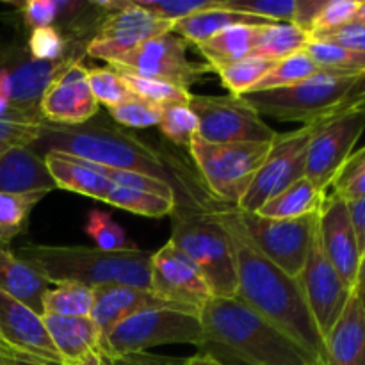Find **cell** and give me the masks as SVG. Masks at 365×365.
<instances>
[{
  "label": "cell",
  "instance_id": "cell-48",
  "mask_svg": "<svg viewBox=\"0 0 365 365\" xmlns=\"http://www.w3.org/2000/svg\"><path fill=\"white\" fill-rule=\"evenodd\" d=\"M316 41H327L334 43V45L348 48L351 52L365 53V25L360 21H351V24L339 27L330 32H321V34L312 36Z\"/></svg>",
  "mask_w": 365,
  "mask_h": 365
},
{
  "label": "cell",
  "instance_id": "cell-29",
  "mask_svg": "<svg viewBox=\"0 0 365 365\" xmlns=\"http://www.w3.org/2000/svg\"><path fill=\"white\" fill-rule=\"evenodd\" d=\"M312 41V34L296 24H264L257 31L252 56L267 61H280L305 50Z\"/></svg>",
  "mask_w": 365,
  "mask_h": 365
},
{
  "label": "cell",
  "instance_id": "cell-27",
  "mask_svg": "<svg viewBox=\"0 0 365 365\" xmlns=\"http://www.w3.org/2000/svg\"><path fill=\"white\" fill-rule=\"evenodd\" d=\"M327 195L321 192L307 177L299 178L285 191L264 203L255 214L271 220H298L319 212Z\"/></svg>",
  "mask_w": 365,
  "mask_h": 365
},
{
  "label": "cell",
  "instance_id": "cell-8",
  "mask_svg": "<svg viewBox=\"0 0 365 365\" xmlns=\"http://www.w3.org/2000/svg\"><path fill=\"white\" fill-rule=\"evenodd\" d=\"M271 143L216 145L196 135L189 153L214 202L237 205L266 160Z\"/></svg>",
  "mask_w": 365,
  "mask_h": 365
},
{
  "label": "cell",
  "instance_id": "cell-15",
  "mask_svg": "<svg viewBox=\"0 0 365 365\" xmlns=\"http://www.w3.org/2000/svg\"><path fill=\"white\" fill-rule=\"evenodd\" d=\"M296 280L324 339L344 312L353 291L346 285L341 274L324 255L319 237H317V228L305 266L299 271Z\"/></svg>",
  "mask_w": 365,
  "mask_h": 365
},
{
  "label": "cell",
  "instance_id": "cell-13",
  "mask_svg": "<svg viewBox=\"0 0 365 365\" xmlns=\"http://www.w3.org/2000/svg\"><path fill=\"white\" fill-rule=\"evenodd\" d=\"M365 128V113H348L314 123L307 148L305 177L328 195Z\"/></svg>",
  "mask_w": 365,
  "mask_h": 365
},
{
  "label": "cell",
  "instance_id": "cell-36",
  "mask_svg": "<svg viewBox=\"0 0 365 365\" xmlns=\"http://www.w3.org/2000/svg\"><path fill=\"white\" fill-rule=\"evenodd\" d=\"M317 71H319V68L316 66V63L310 59V56L305 50H302V52L292 53V56L285 57V59L277 61L273 68L267 71L266 77L255 86L253 91H269V89L289 88V86H294L298 82L305 81V78L312 77Z\"/></svg>",
  "mask_w": 365,
  "mask_h": 365
},
{
  "label": "cell",
  "instance_id": "cell-24",
  "mask_svg": "<svg viewBox=\"0 0 365 365\" xmlns=\"http://www.w3.org/2000/svg\"><path fill=\"white\" fill-rule=\"evenodd\" d=\"M50 285L34 267L0 245V291L43 316V298Z\"/></svg>",
  "mask_w": 365,
  "mask_h": 365
},
{
  "label": "cell",
  "instance_id": "cell-23",
  "mask_svg": "<svg viewBox=\"0 0 365 365\" xmlns=\"http://www.w3.org/2000/svg\"><path fill=\"white\" fill-rule=\"evenodd\" d=\"M323 365H365V312L355 294L324 337Z\"/></svg>",
  "mask_w": 365,
  "mask_h": 365
},
{
  "label": "cell",
  "instance_id": "cell-35",
  "mask_svg": "<svg viewBox=\"0 0 365 365\" xmlns=\"http://www.w3.org/2000/svg\"><path fill=\"white\" fill-rule=\"evenodd\" d=\"M305 52L316 63V66L323 71L349 75L365 73V53L351 52V50L334 45V43L316 41V39L310 41Z\"/></svg>",
  "mask_w": 365,
  "mask_h": 365
},
{
  "label": "cell",
  "instance_id": "cell-53",
  "mask_svg": "<svg viewBox=\"0 0 365 365\" xmlns=\"http://www.w3.org/2000/svg\"><path fill=\"white\" fill-rule=\"evenodd\" d=\"M73 365H113V359H110V356H107L106 353L98 348V349H95V351L89 353V355H86L81 362H77Z\"/></svg>",
  "mask_w": 365,
  "mask_h": 365
},
{
  "label": "cell",
  "instance_id": "cell-31",
  "mask_svg": "<svg viewBox=\"0 0 365 365\" xmlns=\"http://www.w3.org/2000/svg\"><path fill=\"white\" fill-rule=\"evenodd\" d=\"M93 309V287L82 284H56L43 298V316L89 317Z\"/></svg>",
  "mask_w": 365,
  "mask_h": 365
},
{
  "label": "cell",
  "instance_id": "cell-38",
  "mask_svg": "<svg viewBox=\"0 0 365 365\" xmlns=\"http://www.w3.org/2000/svg\"><path fill=\"white\" fill-rule=\"evenodd\" d=\"M84 232L95 241V246L106 252H121V250L134 248V242L127 237L120 223L103 210H91L86 221Z\"/></svg>",
  "mask_w": 365,
  "mask_h": 365
},
{
  "label": "cell",
  "instance_id": "cell-3",
  "mask_svg": "<svg viewBox=\"0 0 365 365\" xmlns=\"http://www.w3.org/2000/svg\"><path fill=\"white\" fill-rule=\"evenodd\" d=\"M14 253L52 285L73 282L89 287L120 284L150 289L153 252L138 246L121 252H106L96 246L31 245Z\"/></svg>",
  "mask_w": 365,
  "mask_h": 365
},
{
  "label": "cell",
  "instance_id": "cell-57",
  "mask_svg": "<svg viewBox=\"0 0 365 365\" xmlns=\"http://www.w3.org/2000/svg\"><path fill=\"white\" fill-rule=\"evenodd\" d=\"M356 21L365 25V0H360V7H359V13H356Z\"/></svg>",
  "mask_w": 365,
  "mask_h": 365
},
{
  "label": "cell",
  "instance_id": "cell-5",
  "mask_svg": "<svg viewBox=\"0 0 365 365\" xmlns=\"http://www.w3.org/2000/svg\"><path fill=\"white\" fill-rule=\"evenodd\" d=\"M31 148L41 157L61 152L109 170L139 171L164 180L171 177L168 155L121 128L89 121L77 127H59L45 121L41 135Z\"/></svg>",
  "mask_w": 365,
  "mask_h": 365
},
{
  "label": "cell",
  "instance_id": "cell-33",
  "mask_svg": "<svg viewBox=\"0 0 365 365\" xmlns=\"http://www.w3.org/2000/svg\"><path fill=\"white\" fill-rule=\"evenodd\" d=\"M123 78L125 86L135 98L146 100L159 107L166 106H189L191 93L189 89L180 88L171 82L159 81V78H146L139 75L120 73Z\"/></svg>",
  "mask_w": 365,
  "mask_h": 365
},
{
  "label": "cell",
  "instance_id": "cell-22",
  "mask_svg": "<svg viewBox=\"0 0 365 365\" xmlns=\"http://www.w3.org/2000/svg\"><path fill=\"white\" fill-rule=\"evenodd\" d=\"M56 189L45 160L31 146H9L0 152V192H52Z\"/></svg>",
  "mask_w": 365,
  "mask_h": 365
},
{
  "label": "cell",
  "instance_id": "cell-17",
  "mask_svg": "<svg viewBox=\"0 0 365 365\" xmlns=\"http://www.w3.org/2000/svg\"><path fill=\"white\" fill-rule=\"evenodd\" d=\"M41 118L50 125L77 127L98 114V103L93 98L88 82V68L77 61L68 66L43 95L39 103Z\"/></svg>",
  "mask_w": 365,
  "mask_h": 365
},
{
  "label": "cell",
  "instance_id": "cell-43",
  "mask_svg": "<svg viewBox=\"0 0 365 365\" xmlns=\"http://www.w3.org/2000/svg\"><path fill=\"white\" fill-rule=\"evenodd\" d=\"M163 107L141 98H130L116 107H110L109 114L116 123L130 128H148L155 127L160 121Z\"/></svg>",
  "mask_w": 365,
  "mask_h": 365
},
{
  "label": "cell",
  "instance_id": "cell-4",
  "mask_svg": "<svg viewBox=\"0 0 365 365\" xmlns=\"http://www.w3.org/2000/svg\"><path fill=\"white\" fill-rule=\"evenodd\" d=\"M171 175L182 182L177 163L168 157ZM177 205L171 212L170 241L189 257L203 277L207 278L214 298H237V271H235L234 250L230 237L216 214L207 202L195 200V195L187 191L182 198L177 191Z\"/></svg>",
  "mask_w": 365,
  "mask_h": 365
},
{
  "label": "cell",
  "instance_id": "cell-16",
  "mask_svg": "<svg viewBox=\"0 0 365 365\" xmlns=\"http://www.w3.org/2000/svg\"><path fill=\"white\" fill-rule=\"evenodd\" d=\"M150 291L170 305L198 312L214 298L200 267L171 241L153 252Z\"/></svg>",
  "mask_w": 365,
  "mask_h": 365
},
{
  "label": "cell",
  "instance_id": "cell-34",
  "mask_svg": "<svg viewBox=\"0 0 365 365\" xmlns=\"http://www.w3.org/2000/svg\"><path fill=\"white\" fill-rule=\"evenodd\" d=\"M274 61L262 59V57L248 56L241 61L227 64V66L216 70L221 77V82L227 86L230 95L242 96L246 93H252L255 86L267 75V71L273 68Z\"/></svg>",
  "mask_w": 365,
  "mask_h": 365
},
{
  "label": "cell",
  "instance_id": "cell-52",
  "mask_svg": "<svg viewBox=\"0 0 365 365\" xmlns=\"http://www.w3.org/2000/svg\"><path fill=\"white\" fill-rule=\"evenodd\" d=\"M353 294L355 298L359 299L360 305H362L364 312H365V255L360 260L359 266V273H356V280H355V287H353Z\"/></svg>",
  "mask_w": 365,
  "mask_h": 365
},
{
  "label": "cell",
  "instance_id": "cell-46",
  "mask_svg": "<svg viewBox=\"0 0 365 365\" xmlns=\"http://www.w3.org/2000/svg\"><path fill=\"white\" fill-rule=\"evenodd\" d=\"M109 177L118 185L155 192V195L166 196V198H177V195H175V185L170 180L153 177V175L127 170H109Z\"/></svg>",
  "mask_w": 365,
  "mask_h": 365
},
{
  "label": "cell",
  "instance_id": "cell-14",
  "mask_svg": "<svg viewBox=\"0 0 365 365\" xmlns=\"http://www.w3.org/2000/svg\"><path fill=\"white\" fill-rule=\"evenodd\" d=\"M120 2V9L103 16L95 36L86 45V56L109 64L143 43L168 34L173 29L171 21L160 20L150 11L139 7L134 0Z\"/></svg>",
  "mask_w": 365,
  "mask_h": 365
},
{
  "label": "cell",
  "instance_id": "cell-55",
  "mask_svg": "<svg viewBox=\"0 0 365 365\" xmlns=\"http://www.w3.org/2000/svg\"><path fill=\"white\" fill-rule=\"evenodd\" d=\"M184 365H223V364L214 360L212 356L205 355V353H196V355L191 356V359H185Z\"/></svg>",
  "mask_w": 365,
  "mask_h": 365
},
{
  "label": "cell",
  "instance_id": "cell-28",
  "mask_svg": "<svg viewBox=\"0 0 365 365\" xmlns=\"http://www.w3.org/2000/svg\"><path fill=\"white\" fill-rule=\"evenodd\" d=\"M259 27L260 25H234V27L225 29L198 45L200 53L205 57L212 71L245 59L252 56Z\"/></svg>",
  "mask_w": 365,
  "mask_h": 365
},
{
  "label": "cell",
  "instance_id": "cell-2",
  "mask_svg": "<svg viewBox=\"0 0 365 365\" xmlns=\"http://www.w3.org/2000/svg\"><path fill=\"white\" fill-rule=\"evenodd\" d=\"M200 353L223 365H321L239 298H212L202 310Z\"/></svg>",
  "mask_w": 365,
  "mask_h": 365
},
{
  "label": "cell",
  "instance_id": "cell-7",
  "mask_svg": "<svg viewBox=\"0 0 365 365\" xmlns=\"http://www.w3.org/2000/svg\"><path fill=\"white\" fill-rule=\"evenodd\" d=\"M356 77L359 75L319 70L312 77L289 88L252 91L241 98L246 100L260 116L310 125L330 116L331 110L348 95Z\"/></svg>",
  "mask_w": 365,
  "mask_h": 365
},
{
  "label": "cell",
  "instance_id": "cell-44",
  "mask_svg": "<svg viewBox=\"0 0 365 365\" xmlns=\"http://www.w3.org/2000/svg\"><path fill=\"white\" fill-rule=\"evenodd\" d=\"M134 2L143 9L155 14L160 20L175 24L182 18H187L191 14L200 13V11L217 6L220 0H134Z\"/></svg>",
  "mask_w": 365,
  "mask_h": 365
},
{
  "label": "cell",
  "instance_id": "cell-49",
  "mask_svg": "<svg viewBox=\"0 0 365 365\" xmlns=\"http://www.w3.org/2000/svg\"><path fill=\"white\" fill-rule=\"evenodd\" d=\"M185 359L153 355V353H130L113 359V365H184Z\"/></svg>",
  "mask_w": 365,
  "mask_h": 365
},
{
  "label": "cell",
  "instance_id": "cell-19",
  "mask_svg": "<svg viewBox=\"0 0 365 365\" xmlns=\"http://www.w3.org/2000/svg\"><path fill=\"white\" fill-rule=\"evenodd\" d=\"M0 335L16 355L64 365L46 331L43 316L0 291Z\"/></svg>",
  "mask_w": 365,
  "mask_h": 365
},
{
  "label": "cell",
  "instance_id": "cell-12",
  "mask_svg": "<svg viewBox=\"0 0 365 365\" xmlns=\"http://www.w3.org/2000/svg\"><path fill=\"white\" fill-rule=\"evenodd\" d=\"M187 43L175 32L153 38L143 43L132 52L118 57L109 66L118 73L139 75L146 78H159L187 89L198 82L203 75L210 73L209 64L189 61Z\"/></svg>",
  "mask_w": 365,
  "mask_h": 365
},
{
  "label": "cell",
  "instance_id": "cell-10",
  "mask_svg": "<svg viewBox=\"0 0 365 365\" xmlns=\"http://www.w3.org/2000/svg\"><path fill=\"white\" fill-rule=\"evenodd\" d=\"M314 123L303 125L302 128L278 134L271 143V150L253 178L246 195L237 203L241 212H257L264 203L273 200L282 191L305 177L307 148Z\"/></svg>",
  "mask_w": 365,
  "mask_h": 365
},
{
  "label": "cell",
  "instance_id": "cell-6",
  "mask_svg": "<svg viewBox=\"0 0 365 365\" xmlns=\"http://www.w3.org/2000/svg\"><path fill=\"white\" fill-rule=\"evenodd\" d=\"M170 344H203V327L198 310L184 307H157L141 310L114 327L100 342L110 359L130 353H146Z\"/></svg>",
  "mask_w": 365,
  "mask_h": 365
},
{
  "label": "cell",
  "instance_id": "cell-1",
  "mask_svg": "<svg viewBox=\"0 0 365 365\" xmlns=\"http://www.w3.org/2000/svg\"><path fill=\"white\" fill-rule=\"evenodd\" d=\"M230 237L237 271V298L284 331L323 365L324 339L298 280L271 262L250 239L235 205L209 203Z\"/></svg>",
  "mask_w": 365,
  "mask_h": 365
},
{
  "label": "cell",
  "instance_id": "cell-37",
  "mask_svg": "<svg viewBox=\"0 0 365 365\" xmlns=\"http://www.w3.org/2000/svg\"><path fill=\"white\" fill-rule=\"evenodd\" d=\"M159 130L173 145L182 146L189 152L191 143L198 135V116L189 106H166L163 107L159 121Z\"/></svg>",
  "mask_w": 365,
  "mask_h": 365
},
{
  "label": "cell",
  "instance_id": "cell-26",
  "mask_svg": "<svg viewBox=\"0 0 365 365\" xmlns=\"http://www.w3.org/2000/svg\"><path fill=\"white\" fill-rule=\"evenodd\" d=\"M271 24V21L260 20V18L252 16V14L241 13V11H232L223 6V0L217 2V6L210 7V9L200 11V13L191 14L187 18L175 21L171 32L180 36L185 43H192V45H202L207 39L216 36L217 32L225 31L234 25H264Z\"/></svg>",
  "mask_w": 365,
  "mask_h": 365
},
{
  "label": "cell",
  "instance_id": "cell-40",
  "mask_svg": "<svg viewBox=\"0 0 365 365\" xmlns=\"http://www.w3.org/2000/svg\"><path fill=\"white\" fill-rule=\"evenodd\" d=\"M88 82L89 89H91L93 93V98L96 100L98 106L102 103L107 109L134 98V95H132V93L128 91L127 86H125L121 75L118 73L116 70H113L110 66L88 68Z\"/></svg>",
  "mask_w": 365,
  "mask_h": 365
},
{
  "label": "cell",
  "instance_id": "cell-47",
  "mask_svg": "<svg viewBox=\"0 0 365 365\" xmlns=\"http://www.w3.org/2000/svg\"><path fill=\"white\" fill-rule=\"evenodd\" d=\"M20 13L32 31L53 27L59 20L61 0H27L20 4Z\"/></svg>",
  "mask_w": 365,
  "mask_h": 365
},
{
  "label": "cell",
  "instance_id": "cell-51",
  "mask_svg": "<svg viewBox=\"0 0 365 365\" xmlns=\"http://www.w3.org/2000/svg\"><path fill=\"white\" fill-rule=\"evenodd\" d=\"M0 121H20L11 106L9 81H7V73L4 68H0Z\"/></svg>",
  "mask_w": 365,
  "mask_h": 365
},
{
  "label": "cell",
  "instance_id": "cell-54",
  "mask_svg": "<svg viewBox=\"0 0 365 365\" xmlns=\"http://www.w3.org/2000/svg\"><path fill=\"white\" fill-rule=\"evenodd\" d=\"M0 365H53L41 362V360L27 359V356H11V359H0Z\"/></svg>",
  "mask_w": 365,
  "mask_h": 365
},
{
  "label": "cell",
  "instance_id": "cell-56",
  "mask_svg": "<svg viewBox=\"0 0 365 365\" xmlns=\"http://www.w3.org/2000/svg\"><path fill=\"white\" fill-rule=\"evenodd\" d=\"M11 356H18V355L6 344V342H4L2 335H0V359H11Z\"/></svg>",
  "mask_w": 365,
  "mask_h": 365
},
{
  "label": "cell",
  "instance_id": "cell-50",
  "mask_svg": "<svg viewBox=\"0 0 365 365\" xmlns=\"http://www.w3.org/2000/svg\"><path fill=\"white\" fill-rule=\"evenodd\" d=\"M349 212V220H351L353 230H355L356 242H359L360 257L365 255V196L359 200H351L346 202Z\"/></svg>",
  "mask_w": 365,
  "mask_h": 365
},
{
  "label": "cell",
  "instance_id": "cell-42",
  "mask_svg": "<svg viewBox=\"0 0 365 365\" xmlns=\"http://www.w3.org/2000/svg\"><path fill=\"white\" fill-rule=\"evenodd\" d=\"M344 202L359 200L365 196V146L353 152L335 177L330 191Z\"/></svg>",
  "mask_w": 365,
  "mask_h": 365
},
{
  "label": "cell",
  "instance_id": "cell-20",
  "mask_svg": "<svg viewBox=\"0 0 365 365\" xmlns=\"http://www.w3.org/2000/svg\"><path fill=\"white\" fill-rule=\"evenodd\" d=\"M157 307H175L153 294L150 289L132 287V285H98L93 287L91 319L102 334V339L121 321L128 319L141 310Z\"/></svg>",
  "mask_w": 365,
  "mask_h": 365
},
{
  "label": "cell",
  "instance_id": "cell-45",
  "mask_svg": "<svg viewBox=\"0 0 365 365\" xmlns=\"http://www.w3.org/2000/svg\"><path fill=\"white\" fill-rule=\"evenodd\" d=\"M359 7L360 0H324L323 7L314 20L310 34L316 36L321 32H330L351 24L356 20Z\"/></svg>",
  "mask_w": 365,
  "mask_h": 365
},
{
  "label": "cell",
  "instance_id": "cell-21",
  "mask_svg": "<svg viewBox=\"0 0 365 365\" xmlns=\"http://www.w3.org/2000/svg\"><path fill=\"white\" fill-rule=\"evenodd\" d=\"M48 175L52 177L56 189L77 192L88 198L106 202L113 180L109 177V168L77 159L73 155L61 152H48L43 155Z\"/></svg>",
  "mask_w": 365,
  "mask_h": 365
},
{
  "label": "cell",
  "instance_id": "cell-41",
  "mask_svg": "<svg viewBox=\"0 0 365 365\" xmlns=\"http://www.w3.org/2000/svg\"><path fill=\"white\" fill-rule=\"evenodd\" d=\"M29 53L32 59L38 61H57L66 57L73 50H86L84 45L78 43H68L63 32L56 27L34 29L29 36Z\"/></svg>",
  "mask_w": 365,
  "mask_h": 365
},
{
  "label": "cell",
  "instance_id": "cell-18",
  "mask_svg": "<svg viewBox=\"0 0 365 365\" xmlns=\"http://www.w3.org/2000/svg\"><path fill=\"white\" fill-rule=\"evenodd\" d=\"M317 237L324 255L353 291L360 266V250L344 200L328 192L317 212Z\"/></svg>",
  "mask_w": 365,
  "mask_h": 365
},
{
  "label": "cell",
  "instance_id": "cell-9",
  "mask_svg": "<svg viewBox=\"0 0 365 365\" xmlns=\"http://www.w3.org/2000/svg\"><path fill=\"white\" fill-rule=\"evenodd\" d=\"M189 107L198 116V138L207 143H271L278 135L241 96L191 93Z\"/></svg>",
  "mask_w": 365,
  "mask_h": 365
},
{
  "label": "cell",
  "instance_id": "cell-11",
  "mask_svg": "<svg viewBox=\"0 0 365 365\" xmlns=\"http://www.w3.org/2000/svg\"><path fill=\"white\" fill-rule=\"evenodd\" d=\"M239 217L253 245L280 269L298 277L316 235L317 214L298 220H271L239 210Z\"/></svg>",
  "mask_w": 365,
  "mask_h": 365
},
{
  "label": "cell",
  "instance_id": "cell-30",
  "mask_svg": "<svg viewBox=\"0 0 365 365\" xmlns=\"http://www.w3.org/2000/svg\"><path fill=\"white\" fill-rule=\"evenodd\" d=\"M106 203L127 210V212L138 214V216L160 220V217L171 216L175 205H177V198H166V196L155 195V192L125 187V185H118L113 182Z\"/></svg>",
  "mask_w": 365,
  "mask_h": 365
},
{
  "label": "cell",
  "instance_id": "cell-39",
  "mask_svg": "<svg viewBox=\"0 0 365 365\" xmlns=\"http://www.w3.org/2000/svg\"><path fill=\"white\" fill-rule=\"evenodd\" d=\"M223 6L271 24H296L299 0H223Z\"/></svg>",
  "mask_w": 365,
  "mask_h": 365
},
{
  "label": "cell",
  "instance_id": "cell-32",
  "mask_svg": "<svg viewBox=\"0 0 365 365\" xmlns=\"http://www.w3.org/2000/svg\"><path fill=\"white\" fill-rule=\"evenodd\" d=\"M48 192H0V245H7L21 234L34 207Z\"/></svg>",
  "mask_w": 365,
  "mask_h": 365
},
{
  "label": "cell",
  "instance_id": "cell-25",
  "mask_svg": "<svg viewBox=\"0 0 365 365\" xmlns=\"http://www.w3.org/2000/svg\"><path fill=\"white\" fill-rule=\"evenodd\" d=\"M43 321L64 365L81 362L86 355L100 348L102 334L91 317L43 316Z\"/></svg>",
  "mask_w": 365,
  "mask_h": 365
}]
</instances>
